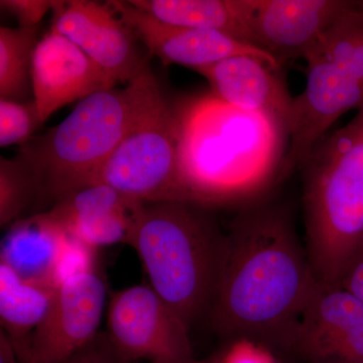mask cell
<instances>
[{"label": "cell", "instance_id": "1", "mask_svg": "<svg viewBox=\"0 0 363 363\" xmlns=\"http://www.w3.org/2000/svg\"><path fill=\"white\" fill-rule=\"evenodd\" d=\"M225 260L208 320L222 336L292 350L318 281L307 248L279 207L241 212L227 231Z\"/></svg>", "mask_w": 363, "mask_h": 363}, {"label": "cell", "instance_id": "2", "mask_svg": "<svg viewBox=\"0 0 363 363\" xmlns=\"http://www.w3.org/2000/svg\"><path fill=\"white\" fill-rule=\"evenodd\" d=\"M227 241L209 206L167 201L145 203L128 245L138 253L149 285L191 328L211 311Z\"/></svg>", "mask_w": 363, "mask_h": 363}, {"label": "cell", "instance_id": "3", "mask_svg": "<svg viewBox=\"0 0 363 363\" xmlns=\"http://www.w3.org/2000/svg\"><path fill=\"white\" fill-rule=\"evenodd\" d=\"M164 99L150 68L123 88L99 91L33 145L21 150L39 199L56 203L91 182L121 142Z\"/></svg>", "mask_w": 363, "mask_h": 363}, {"label": "cell", "instance_id": "4", "mask_svg": "<svg viewBox=\"0 0 363 363\" xmlns=\"http://www.w3.org/2000/svg\"><path fill=\"white\" fill-rule=\"evenodd\" d=\"M307 252L319 283L338 286L363 241V109L301 166Z\"/></svg>", "mask_w": 363, "mask_h": 363}, {"label": "cell", "instance_id": "5", "mask_svg": "<svg viewBox=\"0 0 363 363\" xmlns=\"http://www.w3.org/2000/svg\"><path fill=\"white\" fill-rule=\"evenodd\" d=\"M218 116V133L208 135V142L180 130L186 183L195 202L206 206L257 194L279 179L285 156L286 130L274 119L220 100Z\"/></svg>", "mask_w": 363, "mask_h": 363}, {"label": "cell", "instance_id": "6", "mask_svg": "<svg viewBox=\"0 0 363 363\" xmlns=\"http://www.w3.org/2000/svg\"><path fill=\"white\" fill-rule=\"evenodd\" d=\"M100 184L143 203L195 202L182 168L180 121L164 98L124 138L90 186Z\"/></svg>", "mask_w": 363, "mask_h": 363}, {"label": "cell", "instance_id": "7", "mask_svg": "<svg viewBox=\"0 0 363 363\" xmlns=\"http://www.w3.org/2000/svg\"><path fill=\"white\" fill-rule=\"evenodd\" d=\"M107 336L126 360L152 363L191 362L190 328L150 285H136L112 295Z\"/></svg>", "mask_w": 363, "mask_h": 363}, {"label": "cell", "instance_id": "8", "mask_svg": "<svg viewBox=\"0 0 363 363\" xmlns=\"http://www.w3.org/2000/svg\"><path fill=\"white\" fill-rule=\"evenodd\" d=\"M305 89L293 97L286 123L279 178L300 169L327 131L346 112L363 109V86L320 55H310Z\"/></svg>", "mask_w": 363, "mask_h": 363}, {"label": "cell", "instance_id": "9", "mask_svg": "<svg viewBox=\"0 0 363 363\" xmlns=\"http://www.w3.org/2000/svg\"><path fill=\"white\" fill-rule=\"evenodd\" d=\"M347 0H241L245 42L278 65L304 59Z\"/></svg>", "mask_w": 363, "mask_h": 363}, {"label": "cell", "instance_id": "10", "mask_svg": "<svg viewBox=\"0 0 363 363\" xmlns=\"http://www.w3.org/2000/svg\"><path fill=\"white\" fill-rule=\"evenodd\" d=\"M105 298L106 286L96 269L63 281L33 332L26 363H64L94 340Z\"/></svg>", "mask_w": 363, "mask_h": 363}, {"label": "cell", "instance_id": "11", "mask_svg": "<svg viewBox=\"0 0 363 363\" xmlns=\"http://www.w3.org/2000/svg\"><path fill=\"white\" fill-rule=\"evenodd\" d=\"M52 28L73 42L116 84H128L149 69L138 52L135 33L111 2L57 1Z\"/></svg>", "mask_w": 363, "mask_h": 363}, {"label": "cell", "instance_id": "12", "mask_svg": "<svg viewBox=\"0 0 363 363\" xmlns=\"http://www.w3.org/2000/svg\"><path fill=\"white\" fill-rule=\"evenodd\" d=\"M292 350L310 363H363V302L340 286L318 281Z\"/></svg>", "mask_w": 363, "mask_h": 363}, {"label": "cell", "instance_id": "13", "mask_svg": "<svg viewBox=\"0 0 363 363\" xmlns=\"http://www.w3.org/2000/svg\"><path fill=\"white\" fill-rule=\"evenodd\" d=\"M109 2L150 54L164 66L180 65L196 71L231 57L252 56L281 70L269 55L225 33L171 25L130 1Z\"/></svg>", "mask_w": 363, "mask_h": 363}, {"label": "cell", "instance_id": "14", "mask_svg": "<svg viewBox=\"0 0 363 363\" xmlns=\"http://www.w3.org/2000/svg\"><path fill=\"white\" fill-rule=\"evenodd\" d=\"M32 84L33 101L43 123L65 105L116 85L80 48L52 26L33 52Z\"/></svg>", "mask_w": 363, "mask_h": 363}, {"label": "cell", "instance_id": "15", "mask_svg": "<svg viewBox=\"0 0 363 363\" xmlns=\"http://www.w3.org/2000/svg\"><path fill=\"white\" fill-rule=\"evenodd\" d=\"M143 205L100 184L69 193L45 213L72 238L97 250L128 243Z\"/></svg>", "mask_w": 363, "mask_h": 363}, {"label": "cell", "instance_id": "16", "mask_svg": "<svg viewBox=\"0 0 363 363\" xmlns=\"http://www.w3.org/2000/svg\"><path fill=\"white\" fill-rule=\"evenodd\" d=\"M279 71L257 57L235 56L195 72L206 79L217 99L238 111L269 117L286 130L293 97Z\"/></svg>", "mask_w": 363, "mask_h": 363}, {"label": "cell", "instance_id": "17", "mask_svg": "<svg viewBox=\"0 0 363 363\" xmlns=\"http://www.w3.org/2000/svg\"><path fill=\"white\" fill-rule=\"evenodd\" d=\"M69 238L45 212L18 219L2 240L0 264L26 281L57 288L56 272Z\"/></svg>", "mask_w": 363, "mask_h": 363}, {"label": "cell", "instance_id": "18", "mask_svg": "<svg viewBox=\"0 0 363 363\" xmlns=\"http://www.w3.org/2000/svg\"><path fill=\"white\" fill-rule=\"evenodd\" d=\"M57 288L33 283L0 264V323L21 363L28 362L32 336L51 307Z\"/></svg>", "mask_w": 363, "mask_h": 363}, {"label": "cell", "instance_id": "19", "mask_svg": "<svg viewBox=\"0 0 363 363\" xmlns=\"http://www.w3.org/2000/svg\"><path fill=\"white\" fill-rule=\"evenodd\" d=\"M130 2L164 23L217 30L247 43L241 0H130Z\"/></svg>", "mask_w": 363, "mask_h": 363}, {"label": "cell", "instance_id": "20", "mask_svg": "<svg viewBox=\"0 0 363 363\" xmlns=\"http://www.w3.org/2000/svg\"><path fill=\"white\" fill-rule=\"evenodd\" d=\"M313 54L328 60L363 86V1L347 0Z\"/></svg>", "mask_w": 363, "mask_h": 363}, {"label": "cell", "instance_id": "21", "mask_svg": "<svg viewBox=\"0 0 363 363\" xmlns=\"http://www.w3.org/2000/svg\"><path fill=\"white\" fill-rule=\"evenodd\" d=\"M35 28H0V97L20 101L32 90L33 57L37 47Z\"/></svg>", "mask_w": 363, "mask_h": 363}, {"label": "cell", "instance_id": "22", "mask_svg": "<svg viewBox=\"0 0 363 363\" xmlns=\"http://www.w3.org/2000/svg\"><path fill=\"white\" fill-rule=\"evenodd\" d=\"M35 199L37 181L25 157L0 159V225L14 223Z\"/></svg>", "mask_w": 363, "mask_h": 363}, {"label": "cell", "instance_id": "23", "mask_svg": "<svg viewBox=\"0 0 363 363\" xmlns=\"http://www.w3.org/2000/svg\"><path fill=\"white\" fill-rule=\"evenodd\" d=\"M43 124L35 101L0 99V145H21Z\"/></svg>", "mask_w": 363, "mask_h": 363}, {"label": "cell", "instance_id": "24", "mask_svg": "<svg viewBox=\"0 0 363 363\" xmlns=\"http://www.w3.org/2000/svg\"><path fill=\"white\" fill-rule=\"evenodd\" d=\"M57 1L52 0H1L0 6L13 14L21 26L35 28L48 11H52Z\"/></svg>", "mask_w": 363, "mask_h": 363}, {"label": "cell", "instance_id": "25", "mask_svg": "<svg viewBox=\"0 0 363 363\" xmlns=\"http://www.w3.org/2000/svg\"><path fill=\"white\" fill-rule=\"evenodd\" d=\"M64 363H135L121 357L116 350L106 332L98 334L83 350Z\"/></svg>", "mask_w": 363, "mask_h": 363}, {"label": "cell", "instance_id": "26", "mask_svg": "<svg viewBox=\"0 0 363 363\" xmlns=\"http://www.w3.org/2000/svg\"><path fill=\"white\" fill-rule=\"evenodd\" d=\"M220 363H277L271 352L262 344L238 339L228 348Z\"/></svg>", "mask_w": 363, "mask_h": 363}, {"label": "cell", "instance_id": "27", "mask_svg": "<svg viewBox=\"0 0 363 363\" xmlns=\"http://www.w3.org/2000/svg\"><path fill=\"white\" fill-rule=\"evenodd\" d=\"M338 286L363 302V241L346 264Z\"/></svg>", "mask_w": 363, "mask_h": 363}, {"label": "cell", "instance_id": "28", "mask_svg": "<svg viewBox=\"0 0 363 363\" xmlns=\"http://www.w3.org/2000/svg\"><path fill=\"white\" fill-rule=\"evenodd\" d=\"M0 363H21L13 344L4 330L0 329Z\"/></svg>", "mask_w": 363, "mask_h": 363}, {"label": "cell", "instance_id": "29", "mask_svg": "<svg viewBox=\"0 0 363 363\" xmlns=\"http://www.w3.org/2000/svg\"><path fill=\"white\" fill-rule=\"evenodd\" d=\"M185 363H198V362H192V360H191V362H185Z\"/></svg>", "mask_w": 363, "mask_h": 363}]
</instances>
